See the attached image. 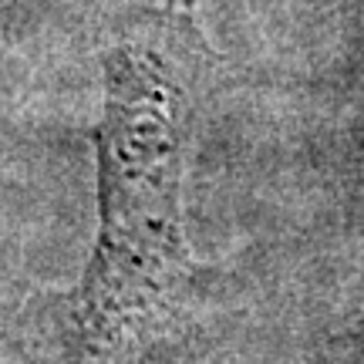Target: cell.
<instances>
[{"label": "cell", "instance_id": "obj_1", "mask_svg": "<svg viewBox=\"0 0 364 364\" xmlns=\"http://www.w3.org/2000/svg\"><path fill=\"white\" fill-rule=\"evenodd\" d=\"M105 105L98 149V236L68 307L75 364H118L179 321L196 273L182 226L189 88L152 41L102 54Z\"/></svg>", "mask_w": 364, "mask_h": 364}, {"label": "cell", "instance_id": "obj_2", "mask_svg": "<svg viewBox=\"0 0 364 364\" xmlns=\"http://www.w3.org/2000/svg\"><path fill=\"white\" fill-rule=\"evenodd\" d=\"M176 4H179V11L186 14V21H189V17H193V7H196V0H176Z\"/></svg>", "mask_w": 364, "mask_h": 364}]
</instances>
